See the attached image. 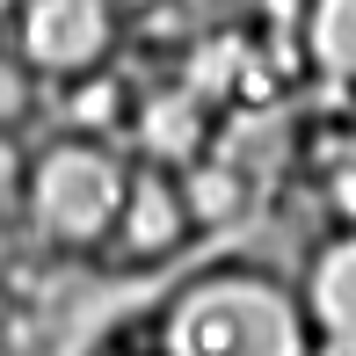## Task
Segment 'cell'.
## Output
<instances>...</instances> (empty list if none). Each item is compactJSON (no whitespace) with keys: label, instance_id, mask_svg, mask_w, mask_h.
<instances>
[{"label":"cell","instance_id":"1","mask_svg":"<svg viewBox=\"0 0 356 356\" xmlns=\"http://www.w3.org/2000/svg\"><path fill=\"white\" fill-rule=\"evenodd\" d=\"M145 356H320V342L298 284L233 254V262L182 277L153 305Z\"/></svg>","mask_w":356,"mask_h":356},{"label":"cell","instance_id":"12","mask_svg":"<svg viewBox=\"0 0 356 356\" xmlns=\"http://www.w3.org/2000/svg\"><path fill=\"white\" fill-rule=\"evenodd\" d=\"M320 197H327V211L342 218V233H356V153L320 175Z\"/></svg>","mask_w":356,"mask_h":356},{"label":"cell","instance_id":"6","mask_svg":"<svg viewBox=\"0 0 356 356\" xmlns=\"http://www.w3.org/2000/svg\"><path fill=\"white\" fill-rule=\"evenodd\" d=\"M298 298H305L320 356H356V233H334L327 248L305 262Z\"/></svg>","mask_w":356,"mask_h":356},{"label":"cell","instance_id":"4","mask_svg":"<svg viewBox=\"0 0 356 356\" xmlns=\"http://www.w3.org/2000/svg\"><path fill=\"white\" fill-rule=\"evenodd\" d=\"M189 240H197V211H189L182 175L138 160V168H131V197H124V218H117V233H109L102 262H117V269H160V262H175Z\"/></svg>","mask_w":356,"mask_h":356},{"label":"cell","instance_id":"3","mask_svg":"<svg viewBox=\"0 0 356 356\" xmlns=\"http://www.w3.org/2000/svg\"><path fill=\"white\" fill-rule=\"evenodd\" d=\"M8 44L37 80L66 88V80H88L109 66V51L124 44V15L117 0H22Z\"/></svg>","mask_w":356,"mask_h":356},{"label":"cell","instance_id":"11","mask_svg":"<svg viewBox=\"0 0 356 356\" xmlns=\"http://www.w3.org/2000/svg\"><path fill=\"white\" fill-rule=\"evenodd\" d=\"M37 117V73L15 58V44H0V131H22Z\"/></svg>","mask_w":356,"mask_h":356},{"label":"cell","instance_id":"8","mask_svg":"<svg viewBox=\"0 0 356 356\" xmlns=\"http://www.w3.org/2000/svg\"><path fill=\"white\" fill-rule=\"evenodd\" d=\"M305 58L327 80L356 88V0H313L305 8Z\"/></svg>","mask_w":356,"mask_h":356},{"label":"cell","instance_id":"10","mask_svg":"<svg viewBox=\"0 0 356 356\" xmlns=\"http://www.w3.org/2000/svg\"><path fill=\"white\" fill-rule=\"evenodd\" d=\"M182 189H189V211H197V233L240 218V204H248V182H240L225 160H211V153H204L197 168H182Z\"/></svg>","mask_w":356,"mask_h":356},{"label":"cell","instance_id":"7","mask_svg":"<svg viewBox=\"0 0 356 356\" xmlns=\"http://www.w3.org/2000/svg\"><path fill=\"white\" fill-rule=\"evenodd\" d=\"M131 102L138 95H124V80H109V73H88V80H66V88H58L66 131H88V138H117L124 124H131Z\"/></svg>","mask_w":356,"mask_h":356},{"label":"cell","instance_id":"13","mask_svg":"<svg viewBox=\"0 0 356 356\" xmlns=\"http://www.w3.org/2000/svg\"><path fill=\"white\" fill-rule=\"evenodd\" d=\"M22 182H29V145L15 131H0V211L22 204Z\"/></svg>","mask_w":356,"mask_h":356},{"label":"cell","instance_id":"9","mask_svg":"<svg viewBox=\"0 0 356 356\" xmlns=\"http://www.w3.org/2000/svg\"><path fill=\"white\" fill-rule=\"evenodd\" d=\"M248 37H240V29H225V37H211V44H197V51H189V66H182V88L189 95H204V102H225V95H240L248 88Z\"/></svg>","mask_w":356,"mask_h":356},{"label":"cell","instance_id":"14","mask_svg":"<svg viewBox=\"0 0 356 356\" xmlns=\"http://www.w3.org/2000/svg\"><path fill=\"white\" fill-rule=\"evenodd\" d=\"M15 8H22V0H0V29H15Z\"/></svg>","mask_w":356,"mask_h":356},{"label":"cell","instance_id":"2","mask_svg":"<svg viewBox=\"0 0 356 356\" xmlns=\"http://www.w3.org/2000/svg\"><path fill=\"white\" fill-rule=\"evenodd\" d=\"M131 168L138 160H124L117 138L58 131L51 145L29 153V182L15 211L51 254H102L124 218V197H131Z\"/></svg>","mask_w":356,"mask_h":356},{"label":"cell","instance_id":"5","mask_svg":"<svg viewBox=\"0 0 356 356\" xmlns=\"http://www.w3.org/2000/svg\"><path fill=\"white\" fill-rule=\"evenodd\" d=\"M124 131L138 138V153L153 160V168H175V175H182V168H197L204 145H211V102H204V95H189L182 80H175V88L138 95Z\"/></svg>","mask_w":356,"mask_h":356}]
</instances>
